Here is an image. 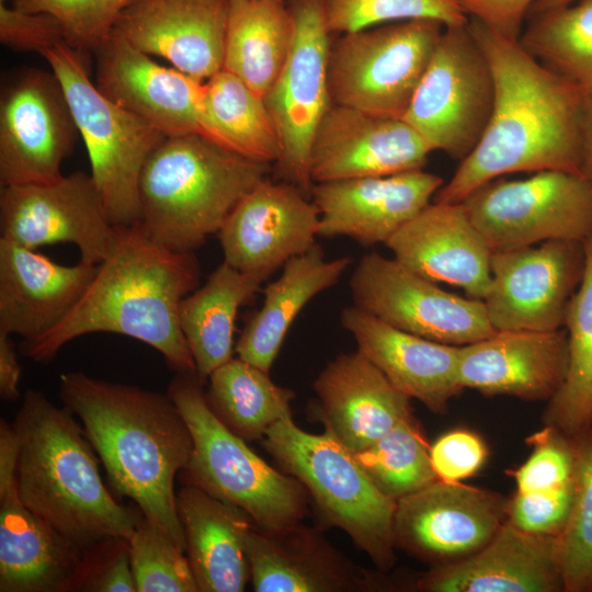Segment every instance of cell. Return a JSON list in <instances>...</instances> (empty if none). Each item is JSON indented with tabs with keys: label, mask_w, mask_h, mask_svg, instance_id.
Wrapping results in <instances>:
<instances>
[{
	"label": "cell",
	"mask_w": 592,
	"mask_h": 592,
	"mask_svg": "<svg viewBox=\"0 0 592 592\" xmlns=\"http://www.w3.org/2000/svg\"><path fill=\"white\" fill-rule=\"evenodd\" d=\"M494 80L487 128L460 160L434 202L459 203L477 187L504 174L565 171L581 175V135L592 93L558 75L516 38L469 18Z\"/></svg>",
	"instance_id": "cell-1"
},
{
	"label": "cell",
	"mask_w": 592,
	"mask_h": 592,
	"mask_svg": "<svg viewBox=\"0 0 592 592\" xmlns=\"http://www.w3.org/2000/svg\"><path fill=\"white\" fill-rule=\"evenodd\" d=\"M201 269L194 252H175L149 238L139 224L117 227L110 255L66 317L20 352L48 362L81 335L110 332L130 337L157 350L178 373H195L179 321L182 299L198 287Z\"/></svg>",
	"instance_id": "cell-2"
},
{
	"label": "cell",
	"mask_w": 592,
	"mask_h": 592,
	"mask_svg": "<svg viewBox=\"0 0 592 592\" xmlns=\"http://www.w3.org/2000/svg\"><path fill=\"white\" fill-rule=\"evenodd\" d=\"M59 397L82 422L114 491L185 551L174 481L193 441L169 395L69 372L60 377Z\"/></svg>",
	"instance_id": "cell-3"
},
{
	"label": "cell",
	"mask_w": 592,
	"mask_h": 592,
	"mask_svg": "<svg viewBox=\"0 0 592 592\" xmlns=\"http://www.w3.org/2000/svg\"><path fill=\"white\" fill-rule=\"evenodd\" d=\"M11 424L19 443V496L30 510L81 548L130 537L143 512L113 498L94 448L68 409L29 389Z\"/></svg>",
	"instance_id": "cell-4"
},
{
	"label": "cell",
	"mask_w": 592,
	"mask_h": 592,
	"mask_svg": "<svg viewBox=\"0 0 592 592\" xmlns=\"http://www.w3.org/2000/svg\"><path fill=\"white\" fill-rule=\"evenodd\" d=\"M269 172L202 134L167 136L140 175L138 224L160 246L194 252Z\"/></svg>",
	"instance_id": "cell-5"
},
{
	"label": "cell",
	"mask_w": 592,
	"mask_h": 592,
	"mask_svg": "<svg viewBox=\"0 0 592 592\" xmlns=\"http://www.w3.org/2000/svg\"><path fill=\"white\" fill-rule=\"evenodd\" d=\"M167 394L193 441L190 460L178 476L183 485L239 506L261 528L303 521L308 512L304 486L270 466L217 418L195 373H178Z\"/></svg>",
	"instance_id": "cell-6"
},
{
	"label": "cell",
	"mask_w": 592,
	"mask_h": 592,
	"mask_svg": "<svg viewBox=\"0 0 592 592\" xmlns=\"http://www.w3.org/2000/svg\"><path fill=\"white\" fill-rule=\"evenodd\" d=\"M262 441L280 468L304 486L328 524L344 531L379 571L394 567L396 502L376 488L329 429L311 434L288 417L274 423Z\"/></svg>",
	"instance_id": "cell-7"
},
{
	"label": "cell",
	"mask_w": 592,
	"mask_h": 592,
	"mask_svg": "<svg viewBox=\"0 0 592 592\" xmlns=\"http://www.w3.org/2000/svg\"><path fill=\"white\" fill-rule=\"evenodd\" d=\"M43 57L62 87L111 223L115 227L138 224L140 175L167 136L98 89L89 76L87 54L61 43Z\"/></svg>",
	"instance_id": "cell-8"
},
{
	"label": "cell",
	"mask_w": 592,
	"mask_h": 592,
	"mask_svg": "<svg viewBox=\"0 0 592 592\" xmlns=\"http://www.w3.org/2000/svg\"><path fill=\"white\" fill-rule=\"evenodd\" d=\"M444 27L412 19L343 33L329 49L332 103L402 118Z\"/></svg>",
	"instance_id": "cell-9"
},
{
	"label": "cell",
	"mask_w": 592,
	"mask_h": 592,
	"mask_svg": "<svg viewBox=\"0 0 592 592\" xmlns=\"http://www.w3.org/2000/svg\"><path fill=\"white\" fill-rule=\"evenodd\" d=\"M493 102L492 70L468 23L448 25L402 118L432 151L462 160L481 139Z\"/></svg>",
	"instance_id": "cell-10"
},
{
	"label": "cell",
	"mask_w": 592,
	"mask_h": 592,
	"mask_svg": "<svg viewBox=\"0 0 592 592\" xmlns=\"http://www.w3.org/2000/svg\"><path fill=\"white\" fill-rule=\"evenodd\" d=\"M462 204L492 252L547 240L584 241L592 232V189L576 173L548 170L522 180L498 178Z\"/></svg>",
	"instance_id": "cell-11"
},
{
	"label": "cell",
	"mask_w": 592,
	"mask_h": 592,
	"mask_svg": "<svg viewBox=\"0 0 592 592\" xmlns=\"http://www.w3.org/2000/svg\"><path fill=\"white\" fill-rule=\"evenodd\" d=\"M350 291L357 309L435 342L462 346L496 331L482 299L446 292L377 252L358 260L350 277Z\"/></svg>",
	"instance_id": "cell-12"
},
{
	"label": "cell",
	"mask_w": 592,
	"mask_h": 592,
	"mask_svg": "<svg viewBox=\"0 0 592 592\" xmlns=\"http://www.w3.org/2000/svg\"><path fill=\"white\" fill-rule=\"evenodd\" d=\"M295 21L291 52L264 101L276 128L284 181L310 195L309 155L316 129L332 104L328 80L330 32L323 0H291Z\"/></svg>",
	"instance_id": "cell-13"
},
{
	"label": "cell",
	"mask_w": 592,
	"mask_h": 592,
	"mask_svg": "<svg viewBox=\"0 0 592 592\" xmlns=\"http://www.w3.org/2000/svg\"><path fill=\"white\" fill-rule=\"evenodd\" d=\"M79 130L62 87L50 70L23 68L0 94V185L59 179Z\"/></svg>",
	"instance_id": "cell-14"
},
{
	"label": "cell",
	"mask_w": 592,
	"mask_h": 592,
	"mask_svg": "<svg viewBox=\"0 0 592 592\" xmlns=\"http://www.w3.org/2000/svg\"><path fill=\"white\" fill-rule=\"evenodd\" d=\"M585 266L584 242L547 240L492 252L491 284L483 304L496 330L565 328Z\"/></svg>",
	"instance_id": "cell-15"
},
{
	"label": "cell",
	"mask_w": 592,
	"mask_h": 592,
	"mask_svg": "<svg viewBox=\"0 0 592 592\" xmlns=\"http://www.w3.org/2000/svg\"><path fill=\"white\" fill-rule=\"evenodd\" d=\"M0 239L35 250L72 243L80 261L96 265L112 252L115 227L90 173L76 171L47 183L1 186Z\"/></svg>",
	"instance_id": "cell-16"
},
{
	"label": "cell",
	"mask_w": 592,
	"mask_h": 592,
	"mask_svg": "<svg viewBox=\"0 0 592 592\" xmlns=\"http://www.w3.org/2000/svg\"><path fill=\"white\" fill-rule=\"evenodd\" d=\"M506 501L496 491L436 479L396 502V547L431 567L459 561L499 531Z\"/></svg>",
	"instance_id": "cell-17"
},
{
	"label": "cell",
	"mask_w": 592,
	"mask_h": 592,
	"mask_svg": "<svg viewBox=\"0 0 592 592\" xmlns=\"http://www.w3.org/2000/svg\"><path fill=\"white\" fill-rule=\"evenodd\" d=\"M297 185L266 178L235 206L218 232L224 261L264 282L292 258L308 251L319 212Z\"/></svg>",
	"instance_id": "cell-18"
},
{
	"label": "cell",
	"mask_w": 592,
	"mask_h": 592,
	"mask_svg": "<svg viewBox=\"0 0 592 592\" xmlns=\"http://www.w3.org/2000/svg\"><path fill=\"white\" fill-rule=\"evenodd\" d=\"M19 443L12 424L0 422V591L64 592L82 555L30 510L18 489Z\"/></svg>",
	"instance_id": "cell-19"
},
{
	"label": "cell",
	"mask_w": 592,
	"mask_h": 592,
	"mask_svg": "<svg viewBox=\"0 0 592 592\" xmlns=\"http://www.w3.org/2000/svg\"><path fill=\"white\" fill-rule=\"evenodd\" d=\"M433 152L403 118L331 104L309 155L312 184L423 169Z\"/></svg>",
	"instance_id": "cell-20"
},
{
	"label": "cell",
	"mask_w": 592,
	"mask_h": 592,
	"mask_svg": "<svg viewBox=\"0 0 592 592\" xmlns=\"http://www.w3.org/2000/svg\"><path fill=\"white\" fill-rule=\"evenodd\" d=\"M95 86L111 101L152 124L166 136H204V82L164 67L123 37L111 34L93 53Z\"/></svg>",
	"instance_id": "cell-21"
},
{
	"label": "cell",
	"mask_w": 592,
	"mask_h": 592,
	"mask_svg": "<svg viewBox=\"0 0 592 592\" xmlns=\"http://www.w3.org/2000/svg\"><path fill=\"white\" fill-rule=\"evenodd\" d=\"M244 545L257 592H364L392 587L349 560L301 522L280 528L253 523Z\"/></svg>",
	"instance_id": "cell-22"
},
{
	"label": "cell",
	"mask_w": 592,
	"mask_h": 592,
	"mask_svg": "<svg viewBox=\"0 0 592 592\" xmlns=\"http://www.w3.org/2000/svg\"><path fill=\"white\" fill-rule=\"evenodd\" d=\"M443 184L440 175L423 169L315 183L310 196L319 212L318 236L349 237L367 247L385 244Z\"/></svg>",
	"instance_id": "cell-23"
},
{
	"label": "cell",
	"mask_w": 592,
	"mask_h": 592,
	"mask_svg": "<svg viewBox=\"0 0 592 592\" xmlns=\"http://www.w3.org/2000/svg\"><path fill=\"white\" fill-rule=\"evenodd\" d=\"M229 0H132L112 34L205 82L224 66Z\"/></svg>",
	"instance_id": "cell-24"
},
{
	"label": "cell",
	"mask_w": 592,
	"mask_h": 592,
	"mask_svg": "<svg viewBox=\"0 0 592 592\" xmlns=\"http://www.w3.org/2000/svg\"><path fill=\"white\" fill-rule=\"evenodd\" d=\"M566 329L555 331L496 330L459 346L462 387L486 396L549 401L568 371Z\"/></svg>",
	"instance_id": "cell-25"
},
{
	"label": "cell",
	"mask_w": 592,
	"mask_h": 592,
	"mask_svg": "<svg viewBox=\"0 0 592 592\" xmlns=\"http://www.w3.org/2000/svg\"><path fill=\"white\" fill-rule=\"evenodd\" d=\"M425 592H565L559 536L523 532L506 520L473 555L417 576Z\"/></svg>",
	"instance_id": "cell-26"
},
{
	"label": "cell",
	"mask_w": 592,
	"mask_h": 592,
	"mask_svg": "<svg viewBox=\"0 0 592 592\" xmlns=\"http://www.w3.org/2000/svg\"><path fill=\"white\" fill-rule=\"evenodd\" d=\"M394 259L433 281L482 299L491 284L492 251L459 203H430L385 243Z\"/></svg>",
	"instance_id": "cell-27"
},
{
	"label": "cell",
	"mask_w": 592,
	"mask_h": 592,
	"mask_svg": "<svg viewBox=\"0 0 592 592\" xmlns=\"http://www.w3.org/2000/svg\"><path fill=\"white\" fill-rule=\"evenodd\" d=\"M312 387L319 399L318 419L353 454L413 414L411 398L357 349L330 361Z\"/></svg>",
	"instance_id": "cell-28"
},
{
	"label": "cell",
	"mask_w": 592,
	"mask_h": 592,
	"mask_svg": "<svg viewBox=\"0 0 592 592\" xmlns=\"http://www.w3.org/2000/svg\"><path fill=\"white\" fill-rule=\"evenodd\" d=\"M340 322L361 351L400 391L430 411L444 414L464 388L458 377L459 346L435 342L348 306Z\"/></svg>",
	"instance_id": "cell-29"
},
{
	"label": "cell",
	"mask_w": 592,
	"mask_h": 592,
	"mask_svg": "<svg viewBox=\"0 0 592 592\" xmlns=\"http://www.w3.org/2000/svg\"><path fill=\"white\" fill-rule=\"evenodd\" d=\"M98 270L58 264L33 249L0 239V332L33 341L58 325Z\"/></svg>",
	"instance_id": "cell-30"
},
{
	"label": "cell",
	"mask_w": 592,
	"mask_h": 592,
	"mask_svg": "<svg viewBox=\"0 0 592 592\" xmlns=\"http://www.w3.org/2000/svg\"><path fill=\"white\" fill-rule=\"evenodd\" d=\"M177 509L197 591H243L250 579L244 536L253 524L251 517L192 485L177 491Z\"/></svg>",
	"instance_id": "cell-31"
},
{
	"label": "cell",
	"mask_w": 592,
	"mask_h": 592,
	"mask_svg": "<svg viewBox=\"0 0 592 592\" xmlns=\"http://www.w3.org/2000/svg\"><path fill=\"white\" fill-rule=\"evenodd\" d=\"M351 263L349 257L328 260L317 243L287 261L281 275L263 289L262 307L236 342L237 356L270 373L299 312L319 293L335 285Z\"/></svg>",
	"instance_id": "cell-32"
},
{
	"label": "cell",
	"mask_w": 592,
	"mask_h": 592,
	"mask_svg": "<svg viewBox=\"0 0 592 592\" xmlns=\"http://www.w3.org/2000/svg\"><path fill=\"white\" fill-rule=\"evenodd\" d=\"M262 283L223 261L204 285L182 299L180 327L203 386L216 368L234 357L238 310Z\"/></svg>",
	"instance_id": "cell-33"
},
{
	"label": "cell",
	"mask_w": 592,
	"mask_h": 592,
	"mask_svg": "<svg viewBox=\"0 0 592 592\" xmlns=\"http://www.w3.org/2000/svg\"><path fill=\"white\" fill-rule=\"evenodd\" d=\"M293 13L284 0H229L223 69L264 96L291 52Z\"/></svg>",
	"instance_id": "cell-34"
},
{
	"label": "cell",
	"mask_w": 592,
	"mask_h": 592,
	"mask_svg": "<svg viewBox=\"0 0 592 592\" xmlns=\"http://www.w3.org/2000/svg\"><path fill=\"white\" fill-rule=\"evenodd\" d=\"M203 123L207 137L246 158L271 164L281 157L264 98L225 69L204 82Z\"/></svg>",
	"instance_id": "cell-35"
},
{
	"label": "cell",
	"mask_w": 592,
	"mask_h": 592,
	"mask_svg": "<svg viewBox=\"0 0 592 592\" xmlns=\"http://www.w3.org/2000/svg\"><path fill=\"white\" fill-rule=\"evenodd\" d=\"M207 382L205 395L212 410L244 441L262 440L274 423L293 417L295 392L238 356L216 368Z\"/></svg>",
	"instance_id": "cell-36"
},
{
	"label": "cell",
	"mask_w": 592,
	"mask_h": 592,
	"mask_svg": "<svg viewBox=\"0 0 592 592\" xmlns=\"http://www.w3.org/2000/svg\"><path fill=\"white\" fill-rule=\"evenodd\" d=\"M583 242L584 273L565 323L568 371L560 389L547 401L543 417L544 424L570 437L592 428V232Z\"/></svg>",
	"instance_id": "cell-37"
},
{
	"label": "cell",
	"mask_w": 592,
	"mask_h": 592,
	"mask_svg": "<svg viewBox=\"0 0 592 592\" xmlns=\"http://www.w3.org/2000/svg\"><path fill=\"white\" fill-rule=\"evenodd\" d=\"M520 35L542 64L592 93V0L532 13Z\"/></svg>",
	"instance_id": "cell-38"
},
{
	"label": "cell",
	"mask_w": 592,
	"mask_h": 592,
	"mask_svg": "<svg viewBox=\"0 0 592 592\" xmlns=\"http://www.w3.org/2000/svg\"><path fill=\"white\" fill-rule=\"evenodd\" d=\"M354 457L376 488L395 502L436 480L430 446L413 414Z\"/></svg>",
	"instance_id": "cell-39"
},
{
	"label": "cell",
	"mask_w": 592,
	"mask_h": 592,
	"mask_svg": "<svg viewBox=\"0 0 592 592\" xmlns=\"http://www.w3.org/2000/svg\"><path fill=\"white\" fill-rule=\"evenodd\" d=\"M574 441L573 497L559 535L560 567L565 592H592V428Z\"/></svg>",
	"instance_id": "cell-40"
},
{
	"label": "cell",
	"mask_w": 592,
	"mask_h": 592,
	"mask_svg": "<svg viewBox=\"0 0 592 592\" xmlns=\"http://www.w3.org/2000/svg\"><path fill=\"white\" fill-rule=\"evenodd\" d=\"M128 543L137 592H198L185 551L144 513Z\"/></svg>",
	"instance_id": "cell-41"
},
{
	"label": "cell",
	"mask_w": 592,
	"mask_h": 592,
	"mask_svg": "<svg viewBox=\"0 0 592 592\" xmlns=\"http://www.w3.org/2000/svg\"><path fill=\"white\" fill-rule=\"evenodd\" d=\"M331 33H349L412 19H431L448 25L469 21L457 0H323Z\"/></svg>",
	"instance_id": "cell-42"
},
{
	"label": "cell",
	"mask_w": 592,
	"mask_h": 592,
	"mask_svg": "<svg viewBox=\"0 0 592 592\" xmlns=\"http://www.w3.org/2000/svg\"><path fill=\"white\" fill-rule=\"evenodd\" d=\"M132 0H13L12 5L27 12H44L60 24L65 43L89 55L112 34Z\"/></svg>",
	"instance_id": "cell-43"
},
{
	"label": "cell",
	"mask_w": 592,
	"mask_h": 592,
	"mask_svg": "<svg viewBox=\"0 0 592 592\" xmlns=\"http://www.w3.org/2000/svg\"><path fill=\"white\" fill-rule=\"evenodd\" d=\"M526 442L532 447L528 458L509 471L515 481V491H542L573 483L577 466L574 437L545 424Z\"/></svg>",
	"instance_id": "cell-44"
},
{
	"label": "cell",
	"mask_w": 592,
	"mask_h": 592,
	"mask_svg": "<svg viewBox=\"0 0 592 592\" xmlns=\"http://www.w3.org/2000/svg\"><path fill=\"white\" fill-rule=\"evenodd\" d=\"M134 592L129 543L105 537L82 548L81 559L64 592Z\"/></svg>",
	"instance_id": "cell-45"
},
{
	"label": "cell",
	"mask_w": 592,
	"mask_h": 592,
	"mask_svg": "<svg viewBox=\"0 0 592 592\" xmlns=\"http://www.w3.org/2000/svg\"><path fill=\"white\" fill-rule=\"evenodd\" d=\"M573 483L542 491H515L506 501L505 520L528 534L559 536L569 517Z\"/></svg>",
	"instance_id": "cell-46"
},
{
	"label": "cell",
	"mask_w": 592,
	"mask_h": 592,
	"mask_svg": "<svg viewBox=\"0 0 592 592\" xmlns=\"http://www.w3.org/2000/svg\"><path fill=\"white\" fill-rule=\"evenodd\" d=\"M0 42L12 50L43 56L50 48L65 43V37L53 15L27 12L0 2Z\"/></svg>",
	"instance_id": "cell-47"
},
{
	"label": "cell",
	"mask_w": 592,
	"mask_h": 592,
	"mask_svg": "<svg viewBox=\"0 0 592 592\" xmlns=\"http://www.w3.org/2000/svg\"><path fill=\"white\" fill-rule=\"evenodd\" d=\"M488 456L483 440L473 431L455 429L440 436L430 446L436 479L460 482L479 471Z\"/></svg>",
	"instance_id": "cell-48"
},
{
	"label": "cell",
	"mask_w": 592,
	"mask_h": 592,
	"mask_svg": "<svg viewBox=\"0 0 592 592\" xmlns=\"http://www.w3.org/2000/svg\"><path fill=\"white\" fill-rule=\"evenodd\" d=\"M537 0H457L464 12L511 37L520 38L525 15Z\"/></svg>",
	"instance_id": "cell-49"
},
{
	"label": "cell",
	"mask_w": 592,
	"mask_h": 592,
	"mask_svg": "<svg viewBox=\"0 0 592 592\" xmlns=\"http://www.w3.org/2000/svg\"><path fill=\"white\" fill-rule=\"evenodd\" d=\"M11 335L0 332V396L5 401L20 398L21 365Z\"/></svg>",
	"instance_id": "cell-50"
},
{
	"label": "cell",
	"mask_w": 592,
	"mask_h": 592,
	"mask_svg": "<svg viewBox=\"0 0 592 592\" xmlns=\"http://www.w3.org/2000/svg\"><path fill=\"white\" fill-rule=\"evenodd\" d=\"M581 177L592 189V95L590 96L582 125Z\"/></svg>",
	"instance_id": "cell-51"
},
{
	"label": "cell",
	"mask_w": 592,
	"mask_h": 592,
	"mask_svg": "<svg viewBox=\"0 0 592 592\" xmlns=\"http://www.w3.org/2000/svg\"><path fill=\"white\" fill-rule=\"evenodd\" d=\"M577 0H537L530 10V13L540 12L550 8L566 5Z\"/></svg>",
	"instance_id": "cell-52"
},
{
	"label": "cell",
	"mask_w": 592,
	"mask_h": 592,
	"mask_svg": "<svg viewBox=\"0 0 592 592\" xmlns=\"http://www.w3.org/2000/svg\"><path fill=\"white\" fill-rule=\"evenodd\" d=\"M0 2H7V0H0Z\"/></svg>",
	"instance_id": "cell-53"
}]
</instances>
